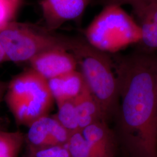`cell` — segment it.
Returning a JSON list of instances; mask_svg holds the SVG:
<instances>
[{"label":"cell","mask_w":157,"mask_h":157,"mask_svg":"<svg viewBox=\"0 0 157 157\" xmlns=\"http://www.w3.org/2000/svg\"><path fill=\"white\" fill-rule=\"evenodd\" d=\"M156 58L142 51L113 60L119 94L114 132L127 157H157Z\"/></svg>","instance_id":"cell-1"},{"label":"cell","mask_w":157,"mask_h":157,"mask_svg":"<svg viewBox=\"0 0 157 157\" xmlns=\"http://www.w3.org/2000/svg\"><path fill=\"white\" fill-rule=\"evenodd\" d=\"M70 52L108 122L114 117L119 102L118 80L113 60L107 52L91 45L84 38L78 37Z\"/></svg>","instance_id":"cell-2"},{"label":"cell","mask_w":157,"mask_h":157,"mask_svg":"<svg viewBox=\"0 0 157 157\" xmlns=\"http://www.w3.org/2000/svg\"><path fill=\"white\" fill-rule=\"evenodd\" d=\"M78 37H69L44 26L12 21L0 29V43L8 61L29 62L47 51L61 49L71 51Z\"/></svg>","instance_id":"cell-3"},{"label":"cell","mask_w":157,"mask_h":157,"mask_svg":"<svg viewBox=\"0 0 157 157\" xmlns=\"http://www.w3.org/2000/svg\"><path fill=\"white\" fill-rule=\"evenodd\" d=\"M5 100L17 124L29 127L48 115L54 98L48 81L30 68L8 83Z\"/></svg>","instance_id":"cell-4"},{"label":"cell","mask_w":157,"mask_h":157,"mask_svg":"<svg viewBox=\"0 0 157 157\" xmlns=\"http://www.w3.org/2000/svg\"><path fill=\"white\" fill-rule=\"evenodd\" d=\"M85 39L104 52H115L129 44L140 43L138 23L122 6H105L84 31Z\"/></svg>","instance_id":"cell-5"},{"label":"cell","mask_w":157,"mask_h":157,"mask_svg":"<svg viewBox=\"0 0 157 157\" xmlns=\"http://www.w3.org/2000/svg\"><path fill=\"white\" fill-rule=\"evenodd\" d=\"M25 143L27 148L66 146L71 133L54 115H45L35 121L28 127Z\"/></svg>","instance_id":"cell-6"},{"label":"cell","mask_w":157,"mask_h":157,"mask_svg":"<svg viewBox=\"0 0 157 157\" xmlns=\"http://www.w3.org/2000/svg\"><path fill=\"white\" fill-rule=\"evenodd\" d=\"M93 0H41L40 5L45 26L55 31L63 23L78 19Z\"/></svg>","instance_id":"cell-7"},{"label":"cell","mask_w":157,"mask_h":157,"mask_svg":"<svg viewBox=\"0 0 157 157\" xmlns=\"http://www.w3.org/2000/svg\"><path fill=\"white\" fill-rule=\"evenodd\" d=\"M29 62L31 69L47 80L78 69L77 62L73 54L61 49L42 52Z\"/></svg>","instance_id":"cell-8"},{"label":"cell","mask_w":157,"mask_h":157,"mask_svg":"<svg viewBox=\"0 0 157 157\" xmlns=\"http://www.w3.org/2000/svg\"><path fill=\"white\" fill-rule=\"evenodd\" d=\"M81 132L97 157H116L119 147L118 139L107 121L91 124Z\"/></svg>","instance_id":"cell-9"},{"label":"cell","mask_w":157,"mask_h":157,"mask_svg":"<svg viewBox=\"0 0 157 157\" xmlns=\"http://www.w3.org/2000/svg\"><path fill=\"white\" fill-rule=\"evenodd\" d=\"M48 81L51 93L56 104L73 100L84 87V79L76 69Z\"/></svg>","instance_id":"cell-10"},{"label":"cell","mask_w":157,"mask_h":157,"mask_svg":"<svg viewBox=\"0 0 157 157\" xmlns=\"http://www.w3.org/2000/svg\"><path fill=\"white\" fill-rule=\"evenodd\" d=\"M73 101L78 114L80 131L97 122L107 121L101 108L86 84L80 93L73 99Z\"/></svg>","instance_id":"cell-11"},{"label":"cell","mask_w":157,"mask_h":157,"mask_svg":"<svg viewBox=\"0 0 157 157\" xmlns=\"http://www.w3.org/2000/svg\"><path fill=\"white\" fill-rule=\"evenodd\" d=\"M25 143V135L22 132L0 130V157H17Z\"/></svg>","instance_id":"cell-12"},{"label":"cell","mask_w":157,"mask_h":157,"mask_svg":"<svg viewBox=\"0 0 157 157\" xmlns=\"http://www.w3.org/2000/svg\"><path fill=\"white\" fill-rule=\"evenodd\" d=\"M58 112L54 117L71 133L80 131L78 118L73 100L63 101L57 104Z\"/></svg>","instance_id":"cell-13"},{"label":"cell","mask_w":157,"mask_h":157,"mask_svg":"<svg viewBox=\"0 0 157 157\" xmlns=\"http://www.w3.org/2000/svg\"><path fill=\"white\" fill-rule=\"evenodd\" d=\"M136 21L140 26L141 39L140 43L147 50H157V25L147 17H137Z\"/></svg>","instance_id":"cell-14"},{"label":"cell","mask_w":157,"mask_h":157,"mask_svg":"<svg viewBox=\"0 0 157 157\" xmlns=\"http://www.w3.org/2000/svg\"><path fill=\"white\" fill-rule=\"evenodd\" d=\"M66 147L71 157H97L81 131L71 135Z\"/></svg>","instance_id":"cell-15"},{"label":"cell","mask_w":157,"mask_h":157,"mask_svg":"<svg viewBox=\"0 0 157 157\" xmlns=\"http://www.w3.org/2000/svg\"><path fill=\"white\" fill-rule=\"evenodd\" d=\"M23 0H0V29L13 21Z\"/></svg>","instance_id":"cell-16"},{"label":"cell","mask_w":157,"mask_h":157,"mask_svg":"<svg viewBox=\"0 0 157 157\" xmlns=\"http://www.w3.org/2000/svg\"><path fill=\"white\" fill-rule=\"evenodd\" d=\"M25 157H71L66 146L27 148Z\"/></svg>","instance_id":"cell-17"},{"label":"cell","mask_w":157,"mask_h":157,"mask_svg":"<svg viewBox=\"0 0 157 157\" xmlns=\"http://www.w3.org/2000/svg\"><path fill=\"white\" fill-rule=\"evenodd\" d=\"M95 4L103 7L108 6H122L124 5H129L131 6L135 14L150 5L157 4V0H97Z\"/></svg>","instance_id":"cell-18"},{"label":"cell","mask_w":157,"mask_h":157,"mask_svg":"<svg viewBox=\"0 0 157 157\" xmlns=\"http://www.w3.org/2000/svg\"><path fill=\"white\" fill-rule=\"evenodd\" d=\"M134 15L136 18L143 16L147 17L157 25V4L150 5Z\"/></svg>","instance_id":"cell-19"},{"label":"cell","mask_w":157,"mask_h":157,"mask_svg":"<svg viewBox=\"0 0 157 157\" xmlns=\"http://www.w3.org/2000/svg\"><path fill=\"white\" fill-rule=\"evenodd\" d=\"M8 83H6L0 80V103L5 95L8 88Z\"/></svg>","instance_id":"cell-20"},{"label":"cell","mask_w":157,"mask_h":157,"mask_svg":"<svg viewBox=\"0 0 157 157\" xmlns=\"http://www.w3.org/2000/svg\"><path fill=\"white\" fill-rule=\"evenodd\" d=\"M6 61H8L6 56L5 51L3 49V47L0 43V63H2Z\"/></svg>","instance_id":"cell-21"},{"label":"cell","mask_w":157,"mask_h":157,"mask_svg":"<svg viewBox=\"0 0 157 157\" xmlns=\"http://www.w3.org/2000/svg\"><path fill=\"white\" fill-rule=\"evenodd\" d=\"M156 58V71H155V78H156V89H157V56Z\"/></svg>","instance_id":"cell-22"}]
</instances>
